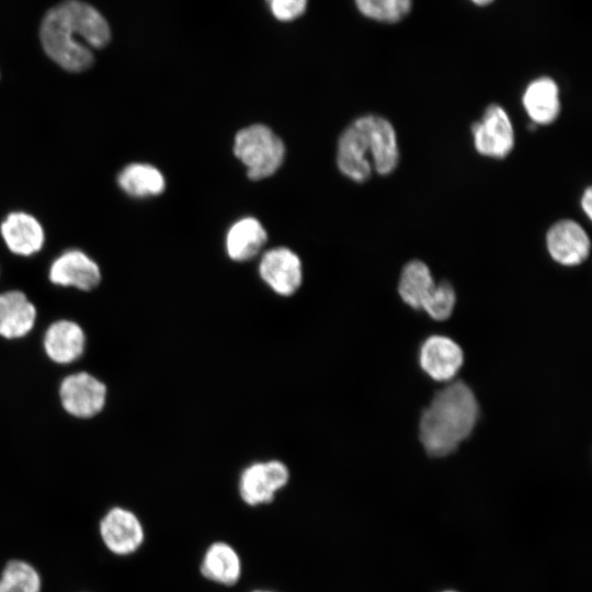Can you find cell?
Segmentation results:
<instances>
[{"instance_id":"obj_20","label":"cell","mask_w":592,"mask_h":592,"mask_svg":"<svg viewBox=\"0 0 592 592\" xmlns=\"http://www.w3.org/2000/svg\"><path fill=\"white\" fill-rule=\"evenodd\" d=\"M435 281L429 266L421 260L409 261L401 270L398 293L402 301L413 309H421Z\"/></svg>"},{"instance_id":"obj_1","label":"cell","mask_w":592,"mask_h":592,"mask_svg":"<svg viewBox=\"0 0 592 592\" xmlns=\"http://www.w3.org/2000/svg\"><path fill=\"white\" fill-rule=\"evenodd\" d=\"M45 54L69 72L88 70L94 49L111 39L107 21L94 7L81 0H65L47 11L39 27Z\"/></svg>"},{"instance_id":"obj_17","label":"cell","mask_w":592,"mask_h":592,"mask_svg":"<svg viewBox=\"0 0 592 592\" xmlns=\"http://www.w3.org/2000/svg\"><path fill=\"white\" fill-rule=\"evenodd\" d=\"M116 183L121 191L134 198L160 195L166 187L161 171L146 162H132L123 167L116 177Z\"/></svg>"},{"instance_id":"obj_15","label":"cell","mask_w":592,"mask_h":592,"mask_svg":"<svg viewBox=\"0 0 592 592\" xmlns=\"http://www.w3.org/2000/svg\"><path fill=\"white\" fill-rule=\"evenodd\" d=\"M423 372L436 382L452 380L464 363V352L458 343L445 335L426 338L419 352Z\"/></svg>"},{"instance_id":"obj_14","label":"cell","mask_w":592,"mask_h":592,"mask_svg":"<svg viewBox=\"0 0 592 592\" xmlns=\"http://www.w3.org/2000/svg\"><path fill=\"white\" fill-rule=\"evenodd\" d=\"M546 247L554 261L565 266H576L588 259L591 243L579 223L560 219L547 230Z\"/></svg>"},{"instance_id":"obj_28","label":"cell","mask_w":592,"mask_h":592,"mask_svg":"<svg viewBox=\"0 0 592 592\" xmlns=\"http://www.w3.org/2000/svg\"><path fill=\"white\" fill-rule=\"evenodd\" d=\"M444 592H456V591H451V590H449V591H444Z\"/></svg>"},{"instance_id":"obj_4","label":"cell","mask_w":592,"mask_h":592,"mask_svg":"<svg viewBox=\"0 0 592 592\" xmlns=\"http://www.w3.org/2000/svg\"><path fill=\"white\" fill-rule=\"evenodd\" d=\"M234 152L246 166L251 180H262L275 173L281 167L285 157V146L270 127L254 124L237 133Z\"/></svg>"},{"instance_id":"obj_23","label":"cell","mask_w":592,"mask_h":592,"mask_svg":"<svg viewBox=\"0 0 592 592\" xmlns=\"http://www.w3.org/2000/svg\"><path fill=\"white\" fill-rule=\"evenodd\" d=\"M456 304V293L453 285L447 281L435 283L421 309L433 320H447Z\"/></svg>"},{"instance_id":"obj_16","label":"cell","mask_w":592,"mask_h":592,"mask_svg":"<svg viewBox=\"0 0 592 592\" xmlns=\"http://www.w3.org/2000/svg\"><path fill=\"white\" fill-rule=\"evenodd\" d=\"M522 103L535 125H549L560 113L559 89L549 77H540L528 83Z\"/></svg>"},{"instance_id":"obj_26","label":"cell","mask_w":592,"mask_h":592,"mask_svg":"<svg viewBox=\"0 0 592 592\" xmlns=\"http://www.w3.org/2000/svg\"><path fill=\"white\" fill-rule=\"evenodd\" d=\"M471 1L478 5H487L491 3L493 0H471Z\"/></svg>"},{"instance_id":"obj_21","label":"cell","mask_w":592,"mask_h":592,"mask_svg":"<svg viewBox=\"0 0 592 592\" xmlns=\"http://www.w3.org/2000/svg\"><path fill=\"white\" fill-rule=\"evenodd\" d=\"M41 588L39 573L24 560H10L1 572L0 592H41Z\"/></svg>"},{"instance_id":"obj_8","label":"cell","mask_w":592,"mask_h":592,"mask_svg":"<svg viewBox=\"0 0 592 592\" xmlns=\"http://www.w3.org/2000/svg\"><path fill=\"white\" fill-rule=\"evenodd\" d=\"M42 349L47 360L60 367L77 364L87 349V334L72 319L59 318L48 323L42 335Z\"/></svg>"},{"instance_id":"obj_13","label":"cell","mask_w":592,"mask_h":592,"mask_svg":"<svg viewBox=\"0 0 592 592\" xmlns=\"http://www.w3.org/2000/svg\"><path fill=\"white\" fill-rule=\"evenodd\" d=\"M38 318L36 305L19 288L0 292V339L19 341L32 333Z\"/></svg>"},{"instance_id":"obj_11","label":"cell","mask_w":592,"mask_h":592,"mask_svg":"<svg viewBox=\"0 0 592 592\" xmlns=\"http://www.w3.org/2000/svg\"><path fill=\"white\" fill-rule=\"evenodd\" d=\"M100 535L105 547L115 555L135 553L144 542V527L137 515L122 505L111 506L101 517Z\"/></svg>"},{"instance_id":"obj_9","label":"cell","mask_w":592,"mask_h":592,"mask_svg":"<svg viewBox=\"0 0 592 592\" xmlns=\"http://www.w3.org/2000/svg\"><path fill=\"white\" fill-rule=\"evenodd\" d=\"M289 480L287 466L277 459L255 462L246 467L239 478V493L249 505L273 501Z\"/></svg>"},{"instance_id":"obj_6","label":"cell","mask_w":592,"mask_h":592,"mask_svg":"<svg viewBox=\"0 0 592 592\" xmlns=\"http://www.w3.org/2000/svg\"><path fill=\"white\" fill-rule=\"evenodd\" d=\"M47 281L57 288L82 294L94 292L103 274L98 260L80 248H67L53 257L47 265Z\"/></svg>"},{"instance_id":"obj_29","label":"cell","mask_w":592,"mask_h":592,"mask_svg":"<svg viewBox=\"0 0 592 592\" xmlns=\"http://www.w3.org/2000/svg\"><path fill=\"white\" fill-rule=\"evenodd\" d=\"M0 275H1V267H0Z\"/></svg>"},{"instance_id":"obj_2","label":"cell","mask_w":592,"mask_h":592,"mask_svg":"<svg viewBox=\"0 0 592 592\" xmlns=\"http://www.w3.org/2000/svg\"><path fill=\"white\" fill-rule=\"evenodd\" d=\"M396 130L385 117L375 114L354 119L340 135L337 150L339 170L355 182L367 181L373 172L392 173L399 163Z\"/></svg>"},{"instance_id":"obj_22","label":"cell","mask_w":592,"mask_h":592,"mask_svg":"<svg viewBox=\"0 0 592 592\" xmlns=\"http://www.w3.org/2000/svg\"><path fill=\"white\" fill-rule=\"evenodd\" d=\"M355 4L369 19L394 23L409 13L412 0H355Z\"/></svg>"},{"instance_id":"obj_5","label":"cell","mask_w":592,"mask_h":592,"mask_svg":"<svg viewBox=\"0 0 592 592\" xmlns=\"http://www.w3.org/2000/svg\"><path fill=\"white\" fill-rule=\"evenodd\" d=\"M57 395L67 415L88 421L103 412L107 401V386L88 371H75L61 377Z\"/></svg>"},{"instance_id":"obj_12","label":"cell","mask_w":592,"mask_h":592,"mask_svg":"<svg viewBox=\"0 0 592 592\" xmlns=\"http://www.w3.org/2000/svg\"><path fill=\"white\" fill-rule=\"evenodd\" d=\"M264 283L280 296L294 295L303 282V265L298 255L285 247L266 251L259 264Z\"/></svg>"},{"instance_id":"obj_10","label":"cell","mask_w":592,"mask_h":592,"mask_svg":"<svg viewBox=\"0 0 592 592\" xmlns=\"http://www.w3.org/2000/svg\"><path fill=\"white\" fill-rule=\"evenodd\" d=\"M0 237L8 252L19 259H31L43 250L46 232L39 219L25 210H13L0 223Z\"/></svg>"},{"instance_id":"obj_19","label":"cell","mask_w":592,"mask_h":592,"mask_svg":"<svg viewBox=\"0 0 592 592\" xmlns=\"http://www.w3.org/2000/svg\"><path fill=\"white\" fill-rule=\"evenodd\" d=\"M202 574L217 583L232 585L241 574V562L236 550L217 542L208 547L201 563Z\"/></svg>"},{"instance_id":"obj_25","label":"cell","mask_w":592,"mask_h":592,"mask_svg":"<svg viewBox=\"0 0 592 592\" xmlns=\"http://www.w3.org/2000/svg\"><path fill=\"white\" fill-rule=\"evenodd\" d=\"M581 207H582L583 212L585 213V215L588 216V218H591V215H592V192H591L590 186H588L585 189V191L583 192V194H582Z\"/></svg>"},{"instance_id":"obj_18","label":"cell","mask_w":592,"mask_h":592,"mask_svg":"<svg viewBox=\"0 0 592 592\" xmlns=\"http://www.w3.org/2000/svg\"><path fill=\"white\" fill-rule=\"evenodd\" d=\"M266 239L267 235L261 223L253 217H244L228 230L227 253L234 261H247L259 253Z\"/></svg>"},{"instance_id":"obj_7","label":"cell","mask_w":592,"mask_h":592,"mask_svg":"<svg viewBox=\"0 0 592 592\" xmlns=\"http://www.w3.org/2000/svg\"><path fill=\"white\" fill-rule=\"evenodd\" d=\"M474 146L481 156L504 159L514 148V129L506 111L489 104L480 121L471 124Z\"/></svg>"},{"instance_id":"obj_27","label":"cell","mask_w":592,"mask_h":592,"mask_svg":"<svg viewBox=\"0 0 592 592\" xmlns=\"http://www.w3.org/2000/svg\"><path fill=\"white\" fill-rule=\"evenodd\" d=\"M253 592H271V591H262V590H258V591H253Z\"/></svg>"},{"instance_id":"obj_24","label":"cell","mask_w":592,"mask_h":592,"mask_svg":"<svg viewBox=\"0 0 592 592\" xmlns=\"http://www.w3.org/2000/svg\"><path fill=\"white\" fill-rule=\"evenodd\" d=\"M273 16L281 22H291L301 16L308 0H265Z\"/></svg>"},{"instance_id":"obj_3","label":"cell","mask_w":592,"mask_h":592,"mask_svg":"<svg viewBox=\"0 0 592 592\" xmlns=\"http://www.w3.org/2000/svg\"><path fill=\"white\" fill-rule=\"evenodd\" d=\"M478 417L474 391L463 380L452 382L434 395L421 414V444L433 457L449 455L471 434Z\"/></svg>"}]
</instances>
